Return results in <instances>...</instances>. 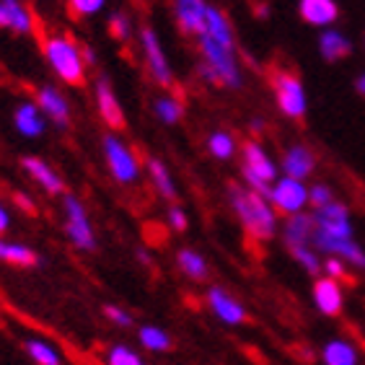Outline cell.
<instances>
[{
	"mask_svg": "<svg viewBox=\"0 0 365 365\" xmlns=\"http://www.w3.org/2000/svg\"><path fill=\"white\" fill-rule=\"evenodd\" d=\"M228 200H231L233 212L239 215L244 231L257 241H269L277 231V215L274 207L259 192L241 187V184H228Z\"/></svg>",
	"mask_w": 365,
	"mask_h": 365,
	"instance_id": "1",
	"label": "cell"
},
{
	"mask_svg": "<svg viewBox=\"0 0 365 365\" xmlns=\"http://www.w3.org/2000/svg\"><path fill=\"white\" fill-rule=\"evenodd\" d=\"M200 44V76L212 86L220 88H239L241 86V73L236 65V49H228L218 44L215 39L205 34L197 39Z\"/></svg>",
	"mask_w": 365,
	"mask_h": 365,
	"instance_id": "2",
	"label": "cell"
},
{
	"mask_svg": "<svg viewBox=\"0 0 365 365\" xmlns=\"http://www.w3.org/2000/svg\"><path fill=\"white\" fill-rule=\"evenodd\" d=\"M42 52L47 57L49 68L60 76L68 86H86V63L81 57V47L73 42L71 36L63 34H42L39 36Z\"/></svg>",
	"mask_w": 365,
	"mask_h": 365,
	"instance_id": "3",
	"label": "cell"
},
{
	"mask_svg": "<svg viewBox=\"0 0 365 365\" xmlns=\"http://www.w3.org/2000/svg\"><path fill=\"white\" fill-rule=\"evenodd\" d=\"M269 86H272L274 98H277V106L285 117L295 122H303L306 117V91H303V83L298 73L285 68V65H269L267 68Z\"/></svg>",
	"mask_w": 365,
	"mask_h": 365,
	"instance_id": "4",
	"label": "cell"
},
{
	"mask_svg": "<svg viewBox=\"0 0 365 365\" xmlns=\"http://www.w3.org/2000/svg\"><path fill=\"white\" fill-rule=\"evenodd\" d=\"M104 158L106 166L112 171V176L120 184H133L140 174V166H138V155L130 150L122 140H117L114 135H104Z\"/></svg>",
	"mask_w": 365,
	"mask_h": 365,
	"instance_id": "5",
	"label": "cell"
},
{
	"mask_svg": "<svg viewBox=\"0 0 365 365\" xmlns=\"http://www.w3.org/2000/svg\"><path fill=\"white\" fill-rule=\"evenodd\" d=\"M65 233L71 236V241L83 249V252H93L96 249V236L91 231V220L86 215L83 205L78 202L76 197H65Z\"/></svg>",
	"mask_w": 365,
	"mask_h": 365,
	"instance_id": "6",
	"label": "cell"
},
{
	"mask_svg": "<svg viewBox=\"0 0 365 365\" xmlns=\"http://www.w3.org/2000/svg\"><path fill=\"white\" fill-rule=\"evenodd\" d=\"M140 39H143V55H145L148 73L153 76V81L163 88H174V73L169 68V60L163 55L161 44H158V36L150 26L140 29Z\"/></svg>",
	"mask_w": 365,
	"mask_h": 365,
	"instance_id": "7",
	"label": "cell"
},
{
	"mask_svg": "<svg viewBox=\"0 0 365 365\" xmlns=\"http://www.w3.org/2000/svg\"><path fill=\"white\" fill-rule=\"evenodd\" d=\"M269 202H272L274 210L285 212V215H295V212L303 210V205L309 202V192L303 187L298 179H280V182H274L269 187Z\"/></svg>",
	"mask_w": 365,
	"mask_h": 365,
	"instance_id": "8",
	"label": "cell"
},
{
	"mask_svg": "<svg viewBox=\"0 0 365 365\" xmlns=\"http://www.w3.org/2000/svg\"><path fill=\"white\" fill-rule=\"evenodd\" d=\"M174 19L179 31L187 36L207 34V3L205 0H174Z\"/></svg>",
	"mask_w": 365,
	"mask_h": 365,
	"instance_id": "9",
	"label": "cell"
},
{
	"mask_svg": "<svg viewBox=\"0 0 365 365\" xmlns=\"http://www.w3.org/2000/svg\"><path fill=\"white\" fill-rule=\"evenodd\" d=\"M314 228L331 236V239H352L350 212L344 205L334 202V200L314 212Z\"/></svg>",
	"mask_w": 365,
	"mask_h": 365,
	"instance_id": "10",
	"label": "cell"
},
{
	"mask_svg": "<svg viewBox=\"0 0 365 365\" xmlns=\"http://www.w3.org/2000/svg\"><path fill=\"white\" fill-rule=\"evenodd\" d=\"M241 158H244L241 174L257 176L259 182H264V184H269V187H272L277 171H274L272 158H269V155L264 153L257 143H244V148H241Z\"/></svg>",
	"mask_w": 365,
	"mask_h": 365,
	"instance_id": "11",
	"label": "cell"
},
{
	"mask_svg": "<svg viewBox=\"0 0 365 365\" xmlns=\"http://www.w3.org/2000/svg\"><path fill=\"white\" fill-rule=\"evenodd\" d=\"M96 104H98V114L101 120L106 122V127L112 130H125V112H122L120 101L114 96V88L109 83V78H98L96 81Z\"/></svg>",
	"mask_w": 365,
	"mask_h": 365,
	"instance_id": "12",
	"label": "cell"
},
{
	"mask_svg": "<svg viewBox=\"0 0 365 365\" xmlns=\"http://www.w3.org/2000/svg\"><path fill=\"white\" fill-rule=\"evenodd\" d=\"M0 29H11L14 34H29L34 29V16L21 0H0Z\"/></svg>",
	"mask_w": 365,
	"mask_h": 365,
	"instance_id": "13",
	"label": "cell"
},
{
	"mask_svg": "<svg viewBox=\"0 0 365 365\" xmlns=\"http://www.w3.org/2000/svg\"><path fill=\"white\" fill-rule=\"evenodd\" d=\"M36 101H39V109H42L55 125H60V127L71 125V106H68V98L57 91V88L42 86V88L36 91Z\"/></svg>",
	"mask_w": 365,
	"mask_h": 365,
	"instance_id": "14",
	"label": "cell"
},
{
	"mask_svg": "<svg viewBox=\"0 0 365 365\" xmlns=\"http://www.w3.org/2000/svg\"><path fill=\"white\" fill-rule=\"evenodd\" d=\"M298 16L303 24L311 26H329L339 19V6L334 0H301Z\"/></svg>",
	"mask_w": 365,
	"mask_h": 365,
	"instance_id": "15",
	"label": "cell"
},
{
	"mask_svg": "<svg viewBox=\"0 0 365 365\" xmlns=\"http://www.w3.org/2000/svg\"><path fill=\"white\" fill-rule=\"evenodd\" d=\"M314 166H317V155H314V150L306 145H293L288 153H285V158H282L285 176L298 179V182H303L306 176L314 174Z\"/></svg>",
	"mask_w": 365,
	"mask_h": 365,
	"instance_id": "16",
	"label": "cell"
},
{
	"mask_svg": "<svg viewBox=\"0 0 365 365\" xmlns=\"http://www.w3.org/2000/svg\"><path fill=\"white\" fill-rule=\"evenodd\" d=\"M207 301H210V309L215 311V317L225 324H241L246 319V311L233 295H228L223 288H210L207 293Z\"/></svg>",
	"mask_w": 365,
	"mask_h": 365,
	"instance_id": "17",
	"label": "cell"
},
{
	"mask_svg": "<svg viewBox=\"0 0 365 365\" xmlns=\"http://www.w3.org/2000/svg\"><path fill=\"white\" fill-rule=\"evenodd\" d=\"M314 301H317L319 311L327 317H337L342 311V288L337 280L331 277H322L314 282Z\"/></svg>",
	"mask_w": 365,
	"mask_h": 365,
	"instance_id": "18",
	"label": "cell"
},
{
	"mask_svg": "<svg viewBox=\"0 0 365 365\" xmlns=\"http://www.w3.org/2000/svg\"><path fill=\"white\" fill-rule=\"evenodd\" d=\"M21 166L26 169V174L31 176V179H34V182L39 184L44 192H49V195H60V192H63V179H60L55 171L49 169L42 158L26 155V158L21 161Z\"/></svg>",
	"mask_w": 365,
	"mask_h": 365,
	"instance_id": "19",
	"label": "cell"
},
{
	"mask_svg": "<svg viewBox=\"0 0 365 365\" xmlns=\"http://www.w3.org/2000/svg\"><path fill=\"white\" fill-rule=\"evenodd\" d=\"M207 36L215 39L218 44L228 49H236V36H233V26L228 21V16L215 6H207Z\"/></svg>",
	"mask_w": 365,
	"mask_h": 365,
	"instance_id": "20",
	"label": "cell"
},
{
	"mask_svg": "<svg viewBox=\"0 0 365 365\" xmlns=\"http://www.w3.org/2000/svg\"><path fill=\"white\" fill-rule=\"evenodd\" d=\"M311 233H314V215L295 212V215H290L288 223H285L282 236H285V244H288L290 249H295V246H309Z\"/></svg>",
	"mask_w": 365,
	"mask_h": 365,
	"instance_id": "21",
	"label": "cell"
},
{
	"mask_svg": "<svg viewBox=\"0 0 365 365\" xmlns=\"http://www.w3.org/2000/svg\"><path fill=\"white\" fill-rule=\"evenodd\" d=\"M319 52L327 63H339L352 52V44L339 31H324L322 39H319Z\"/></svg>",
	"mask_w": 365,
	"mask_h": 365,
	"instance_id": "22",
	"label": "cell"
},
{
	"mask_svg": "<svg viewBox=\"0 0 365 365\" xmlns=\"http://www.w3.org/2000/svg\"><path fill=\"white\" fill-rule=\"evenodd\" d=\"M16 130L26 138H36V135L44 133V120L39 117V109L34 104H21L14 114Z\"/></svg>",
	"mask_w": 365,
	"mask_h": 365,
	"instance_id": "23",
	"label": "cell"
},
{
	"mask_svg": "<svg viewBox=\"0 0 365 365\" xmlns=\"http://www.w3.org/2000/svg\"><path fill=\"white\" fill-rule=\"evenodd\" d=\"M0 262H8L14 267H34L39 257L36 252H31L29 246L24 244H8V241H0Z\"/></svg>",
	"mask_w": 365,
	"mask_h": 365,
	"instance_id": "24",
	"label": "cell"
},
{
	"mask_svg": "<svg viewBox=\"0 0 365 365\" xmlns=\"http://www.w3.org/2000/svg\"><path fill=\"white\" fill-rule=\"evenodd\" d=\"M176 264H179V269L187 277H192L197 282H202L207 277V262H205L202 254L192 252V249H182V252L176 254Z\"/></svg>",
	"mask_w": 365,
	"mask_h": 365,
	"instance_id": "25",
	"label": "cell"
},
{
	"mask_svg": "<svg viewBox=\"0 0 365 365\" xmlns=\"http://www.w3.org/2000/svg\"><path fill=\"white\" fill-rule=\"evenodd\" d=\"M322 358H324V365H358V352H355V347L342 342V339H334V342L327 344L322 352Z\"/></svg>",
	"mask_w": 365,
	"mask_h": 365,
	"instance_id": "26",
	"label": "cell"
},
{
	"mask_svg": "<svg viewBox=\"0 0 365 365\" xmlns=\"http://www.w3.org/2000/svg\"><path fill=\"white\" fill-rule=\"evenodd\" d=\"M153 112L155 117L161 122H166V125H176V122L182 120L184 114V104L179 96H171V93H163V96H158L153 101Z\"/></svg>",
	"mask_w": 365,
	"mask_h": 365,
	"instance_id": "27",
	"label": "cell"
},
{
	"mask_svg": "<svg viewBox=\"0 0 365 365\" xmlns=\"http://www.w3.org/2000/svg\"><path fill=\"white\" fill-rule=\"evenodd\" d=\"M148 171H150V176H153L155 190L161 192V197H166L169 202H176L174 182H171V174H169V169L163 166V161H158V158H148Z\"/></svg>",
	"mask_w": 365,
	"mask_h": 365,
	"instance_id": "28",
	"label": "cell"
},
{
	"mask_svg": "<svg viewBox=\"0 0 365 365\" xmlns=\"http://www.w3.org/2000/svg\"><path fill=\"white\" fill-rule=\"evenodd\" d=\"M207 148H210V153L220 161H228L233 153H236V140H233L231 133H212L207 138Z\"/></svg>",
	"mask_w": 365,
	"mask_h": 365,
	"instance_id": "29",
	"label": "cell"
},
{
	"mask_svg": "<svg viewBox=\"0 0 365 365\" xmlns=\"http://www.w3.org/2000/svg\"><path fill=\"white\" fill-rule=\"evenodd\" d=\"M26 352L29 358L34 360L36 365H63V360H60V355H57L49 344L39 342V339H29L26 342Z\"/></svg>",
	"mask_w": 365,
	"mask_h": 365,
	"instance_id": "30",
	"label": "cell"
},
{
	"mask_svg": "<svg viewBox=\"0 0 365 365\" xmlns=\"http://www.w3.org/2000/svg\"><path fill=\"white\" fill-rule=\"evenodd\" d=\"M140 342L153 352H166L171 347V337L163 329H158V327H143Z\"/></svg>",
	"mask_w": 365,
	"mask_h": 365,
	"instance_id": "31",
	"label": "cell"
},
{
	"mask_svg": "<svg viewBox=\"0 0 365 365\" xmlns=\"http://www.w3.org/2000/svg\"><path fill=\"white\" fill-rule=\"evenodd\" d=\"M106 365H145L140 358H138V352L125 347V344H114L109 355H106Z\"/></svg>",
	"mask_w": 365,
	"mask_h": 365,
	"instance_id": "32",
	"label": "cell"
},
{
	"mask_svg": "<svg viewBox=\"0 0 365 365\" xmlns=\"http://www.w3.org/2000/svg\"><path fill=\"white\" fill-rule=\"evenodd\" d=\"M104 0H68V14L73 19H86V16L101 11Z\"/></svg>",
	"mask_w": 365,
	"mask_h": 365,
	"instance_id": "33",
	"label": "cell"
},
{
	"mask_svg": "<svg viewBox=\"0 0 365 365\" xmlns=\"http://www.w3.org/2000/svg\"><path fill=\"white\" fill-rule=\"evenodd\" d=\"M290 252H293L295 259L301 262L303 267L309 269L311 274H317L319 269H322V262H319V257L314 252H311L309 246H295V249H290Z\"/></svg>",
	"mask_w": 365,
	"mask_h": 365,
	"instance_id": "34",
	"label": "cell"
},
{
	"mask_svg": "<svg viewBox=\"0 0 365 365\" xmlns=\"http://www.w3.org/2000/svg\"><path fill=\"white\" fill-rule=\"evenodd\" d=\"M109 31H112L114 39H127L130 36V24H127V16L114 14L109 19Z\"/></svg>",
	"mask_w": 365,
	"mask_h": 365,
	"instance_id": "35",
	"label": "cell"
},
{
	"mask_svg": "<svg viewBox=\"0 0 365 365\" xmlns=\"http://www.w3.org/2000/svg\"><path fill=\"white\" fill-rule=\"evenodd\" d=\"M322 267L327 269V277H331V280L339 282V280H344V277H347V272H344V264H342V259H339V257H329Z\"/></svg>",
	"mask_w": 365,
	"mask_h": 365,
	"instance_id": "36",
	"label": "cell"
},
{
	"mask_svg": "<svg viewBox=\"0 0 365 365\" xmlns=\"http://www.w3.org/2000/svg\"><path fill=\"white\" fill-rule=\"evenodd\" d=\"M309 202L314 205V207H324V205L331 202V190H327V187H322V184H317L314 190L309 192Z\"/></svg>",
	"mask_w": 365,
	"mask_h": 365,
	"instance_id": "37",
	"label": "cell"
},
{
	"mask_svg": "<svg viewBox=\"0 0 365 365\" xmlns=\"http://www.w3.org/2000/svg\"><path fill=\"white\" fill-rule=\"evenodd\" d=\"M104 314H106V319H109V322L120 324V327H133V317H130L127 311L117 309V306H106Z\"/></svg>",
	"mask_w": 365,
	"mask_h": 365,
	"instance_id": "38",
	"label": "cell"
},
{
	"mask_svg": "<svg viewBox=\"0 0 365 365\" xmlns=\"http://www.w3.org/2000/svg\"><path fill=\"white\" fill-rule=\"evenodd\" d=\"M169 223L174 231H187V215H184V210H179V207H169Z\"/></svg>",
	"mask_w": 365,
	"mask_h": 365,
	"instance_id": "39",
	"label": "cell"
},
{
	"mask_svg": "<svg viewBox=\"0 0 365 365\" xmlns=\"http://www.w3.org/2000/svg\"><path fill=\"white\" fill-rule=\"evenodd\" d=\"M14 200H16V202H19V207H21V210H26V212H34V210H36L34 202H31V200H29V197L24 195V192H19V195H14Z\"/></svg>",
	"mask_w": 365,
	"mask_h": 365,
	"instance_id": "40",
	"label": "cell"
},
{
	"mask_svg": "<svg viewBox=\"0 0 365 365\" xmlns=\"http://www.w3.org/2000/svg\"><path fill=\"white\" fill-rule=\"evenodd\" d=\"M81 57H83L86 65H93V63H96V55H93L91 47H81Z\"/></svg>",
	"mask_w": 365,
	"mask_h": 365,
	"instance_id": "41",
	"label": "cell"
},
{
	"mask_svg": "<svg viewBox=\"0 0 365 365\" xmlns=\"http://www.w3.org/2000/svg\"><path fill=\"white\" fill-rule=\"evenodd\" d=\"M8 223H11V220H8V212H6V207L0 205V233L8 231Z\"/></svg>",
	"mask_w": 365,
	"mask_h": 365,
	"instance_id": "42",
	"label": "cell"
},
{
	"mask_svg": "<svg viewBox=\"0 0 365 365\" xmlns=\"http://www.w3.org/2000/svg\"><path fill=\"white\" fill-rule=\"evenodd\" d=\"M355 88H358V93H360V96L365 98V73H363V76L358 78V83H355Z\"/></svg>",
	"mask_w": 365,
	"mask_h": 365,
	"instance_id": "43",
	"label": "cell"
}]
</instances>
